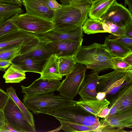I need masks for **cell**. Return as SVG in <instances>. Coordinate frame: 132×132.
<instances>
[{"mask_svg":"<svg viewBox=\"0 0 132 132\" xmlns=\"http://www.w3.org/2000/svg\"><path fill=\"white\" fill-rule=\"evenodd\" d=\"M9 97V95L3 89L0 88V108L3 109Z\"/></svg>","mask_w":132,"mask_h":132,"instance_id":"obj_36","label":"cell"},{"mask_svg":"<svg viewBox=\"0 0 132 132\" xmlns=\"http://www.w3.org/2000/svg\"><path fill=\"white\" fill-rule=\"evenodd\" d=\"M18 0L19 1L21 2L22 3V4L23 3V2L25 0Z\"/></svg>","mask_w":132,"mask_h":132,"instance_id":"obj_50","label":"cell"},{"mask_svg":"<svg viewBox=\"0 0 132 132\" xmlns=\"http://www.w3.org/2000/svg\"><path fill=\"white\" fill-rule=\"evenodd\" d=\"M89 0L92 3L94 1H97L98 0Z\"/></svg>","mask_w":132,"mask_h":132,"instance_id":"obj_49","label":"cell"},{"mask_svg":"<svg viewBox=\"0 0 132 132\" xmlns=\"http://www.w3.org/2000/svg\"><path fill=\"white\" fill-rule=\"evenodd\" d=\"M99 72H94L87 75L82 83L78 93L82 100L96 99L97 82L99 79Z\"/></svg>","mask_w":132,"mask_h":132,"instance_id":"obj_16","label":"cell"},{"mask_svg":"<svg viewBox=\"0 0 132 132\" xmlns=\"http://www.w3.org/2000/svg\"><path fill=\"white\" fill-rule=\"evenodd\" d=\"M3 18L2 15L0 14V22L3 21Z\"/></svg>","mask_w":132,"mask_h":132,"instance_id":"obj_48","label":"cell"},{"mask_svg":"<svg viewBox=\"0 0 132 132\" xmlns=\"http://www.w3.org/2000/svg\"><path fill=\"white\" fill-rule=\"evenodd\" d=\"M106 94L104 92H99L97 93L96 98L98 100H102L105 98Z\"/></svg>","mask_w":132,"mask_h":132,"instance_id":"obj_44","label":"cell"},{"mask_svg":"<svg viewBox=\"0 0 132 132\" xmlns=\"http://www.w3.org/2000/svg\"><path fill=\"white\" fill-rule=\"evenodd\" d=\"M12 64V62L9 61L0 60V70L4 71L8 68Z\"/></svg>","mask_w":132,"mask_h":132,"instance_id":"obj_38","label":"cell"},{"mask_svg":"<svg viewBox=\"0 0 132 132\" xmlns=\"http://www.w3.org/2000/svg\"><path fill=\"white\" fill-rule=\"evenodd\" d=\"M20 14H16L0 22V37L20 29L17 26L16 22Z\"/></svg>","mask_w":132,"mask_h":132,"instance_id":"obj_31","label":"cell"},{"mask_svg":"<svg viewBox=\"0 0 132 132\" xmlns=\"http://www.w3.org/2000/svg\"><path fill=\"white\" fill-rule=\"evenodd\" d=\"M92 2L89 0H79L69 5H62L54 11L52 22L54 28H67L75 26L80 28L88 18V11Z\"/></svg>","mask_w":132,"mask_h":132,"instance_id":"obj_1","label":"cell"},{"mask_svg":"<svg viewBox=\"0 0 132 132\" xmlns=\"http://www.w3.org/2000/svg\"><path fill=\"white\" fill-rule=\"evenodd\" d=\"M45 114L53 116L55 118L91 127L96 130L99 128L101 125L98 117H96L87 112L77 103L60 108L47 112Z\"/></svg>","mask_w":132,"mask_h":132,"instance_id":"obj_4","label":"cell"},{"mask_svg":"<svg viewBox=\"0 0 132 132\" xmlns=\"http://www.w3.org/2000/svg\"><path fill=\"white\" fill-rule=\"evenodd\" d=\"M110 112L105 118L108 121L116 113L132 109V86L126 85L121 89L110 101Z\"/></svg>","mask_w":132,"mask_h":132,"instance_id":"obj_9","label":"cell"},{"mask_svg":"<svg viewBox=\"0 0 132 132\" xmlns=\"http://www.w3.org/2000/svg\"><path fill=\"white\" fill-rule=\"evenodd\" d=\"M125 35L132 38V23H129L125 27Z\"/></svg>","mask_w":132,"mask_h":132,"instance_id":"obj_39","label":"cell"},{"mask_svg":"<svg viewBox=\"0 0 132 132\" xmlns=\"http://www.w3.org/2000/svg\"><path fill=\"white\" fill-rule=\"evenodd\" d=\"M125 4L128 5L129 10L132 13V0H124Z\"/></svg>","mask_w":132,"mask_h":132,"instance_id":"obj_45","label":"cell"},{"mask_svg":"<svg viewBox=\"0 0 132 132\" xmlns=\"http://www.w3.org/2000/svg\"><path fill=\"white\" fill-rule=\"evenodd\" d=\"M6 123L3 109L0 108V132L6 131Z\"/></svg>","mask_w":132,"mask_h":132,"instance_id":"obj_37","label":"cell"},{"mask_svg":"<svg viewBox=\"0 0 132 132\" xmlns=\"http://www.w3.org/2000/svg\"><path fill=\"white\" fill-rule=\"evenodd\" d=\"M76 63L72 56L59 57L58 67L60 75L62 77L67 75L72 71Z\"/></svg>","mask_w":132,"mask_h":132,"instance_id":"obj_30","label":"cell"},{"mask_svg":"<svg viewBox=\"0 0 132 132\" xmlns=\"http://www.w3.org/2000/svg\"><path fill=\"white\" fill-rule=\"evenodd\" d=\"M108 37L111 40L132 49V38L125 35L117 36L111 34Z\"/></svg>","mask_w":132,"mask_h":132,"instance_id":"obj_34","label":"cell"},{"mask_svg":"<svg viewBox=\"0 0 132 132\" xmlns=\"http://www.w3.org/2000/svg\"><path fill=\"white\" fill-rule=\"evenodd\" d=\"M82 38L77 41L60 40L46 43L47 48L59 57L70 56L73 57L82 46Z\"/></svg>","mask_w":132,"mask_h":132,"instance_id":"obj_12","label":"cell"},{"mask_svg":"<svg viewBox=\"0 0 132 132\" xmlns=\"http://www.w3.org/2000/svg\"><path fill=\"white\" fill-rule=\"evenodd\" d=\"M23 100L26 107L36 114H45L60 108L77 103V101L73 100L55 95L54 92L34 96L25 94Z\"/></svg>","mask_w":132,"mask_h":132,"instance_id":"obj_3","label":"cell"},{"mask_svg":"<svg viewBox=\"0 0 132 132\" xmlns=\"http://www.w3.org/2000/svg\"><path fill=\"white\" fill-rule=\"evenodd\" d=\"M125 81L128 84H131L132 82V70L126 72Z\"/></svg>","mask_w":132,"mask_h":132,"instance_id":"obj_42","label":"cell"},{"mask_svg":"<svg viewBox=\"0 0 132 132\" xmlns=\"http://www.w3.org/2000/svg\"><path fill=\"white\" fill-rule=\"evenodd\" d=\"M61 129V126H60V127H59L58 128H56L55 129L53 130H52L51 131H51V132H52V131H53V132L58 131Z\"/></svg>","mask_w":132,"mask_h":132,"instance_id":"obj_47","label":"cell"},{"mask_svg":"<svg viewBox=\"0 0 132 132\" xmlns=\"http://www.w3.org/2000/svg\"><path fill=\"white\" fill-rule=\"evenodd\" d=\"M113 57L103 44L94 43L81 46L73 57L76 63L84 65L93 71L100 72L112 69L111 60Z\"/></svg>","mask_w":132,"mask_h":132,"instance_id":"obj_2","label":"cell"},{"mask_svg":"<svg viewBox=\"0 0 132 132\" xmlns=\"http://www.w3.org/2000/svg\"><path fill=\"white\" fill-rule=\"evenodd\" d=\"M132 128V109L118 112L110 118L102 130V131H116L115 128L123 130Z\"/></svg>","mask_w":132,"mask_h":132,"instance_id":"obj_14","label":"cell"},{"mask_svg":"<svg viewBox=\"0 0 132 132\" xmlns=\"http://www.w3.org/2000/svg\"><path fill=\"white\" fill-rule=\"evenodd\" d=\"M100 19L125 27L132 23V14L128 9L115 0Z\"/></svg>","mask_w":132,"mask_h":132,"instance_id":"obj_10","label":"cell"},{"mask_svg":"<svg viewBox=\"0 0 132 132\" xmlns=\"http://www.w3.org/2000/svg\"><path fill=\"white\" fill-rule=\"evenodd\" d=\"M0 1L18 4L21 6L22 3L18 0H0Z\"/></svg>","mask_w":132,"mask_h":132,"instance_id":"obj_46","label":"cell"},{"mask_svg":"<svg viewBox=\"0 0 132 132\" xmlns=\"http://www.w3.org/2000/svg\"><path fill=\"white\" fill-rule=\"evenodd\" d=\"M24 45L21 44L14 45L0 48V60L9 61L13 60L21 55V48Z\"/></svg>","mask_w":132,"mask_h":132,"instance_id":"obj_29","label":"cell"},{"mask_svg":"<svg viewBox=\"0 0 132 132\" xmlns=\"http://www.w3.org/2000/svg\"><path fill=\"white\" fill-rule=\"evenodd\" d=\"M60 122L61 129L66 132L93 131L96 129L84 125L72 122L58 118H55Z\"/></svg>","mask_w":132,"mask_h":132,"instance_id":"obj_26","label":"cell"},{"mask_svg":"<svg viewBox=\"0 0 132 132\" xmlns=\"http://www.w3.org/2000/svg\"><path fill=\"white\" fill-rule=\"evenodd\" d=\"M86 69L81 63H77L75 64L57 90L60 96L73 99L78 94L80 87L85 78Z\"/></svg>","mask_w":132,"mask_h":132,"instance_id":"obj_5","label":"cell"},{"mask_svg":"<svg viewBox=\"0 0 132 132\" xmlns=\"http://www.w3.org/2000/svg\"><path fill=\"white\" fill-rule=\"evenodd\" d=\"M101 20L104 29L106 32L117 36H125V27L119 26L110 21Z\"/></svg>","mask_w":132,"mask_h":132,"instance_id":"obj_32","label":"cell"},{"mask_svg":"<svg viewBox=\"0 0 132 132\" xmlns=\"http://www.w3.org/2000/svg\"><path fill=\"white\" fill-rule=\"evenodd\" d=\"M19 5L0 1V14L2 15L3 21L17 14H21L23 10Z\"/></svg>","mask_w":132,"mask_h":132,"instance_id":"obj_27","label":"cell"},{"mask_svg":"<svg viewBox=\"0 0 132 132\" xmlns=\"http://www.w3.org/2000/svg\"><path fill=\"white\" fill-rule=\"evenodd\" d=\"M79 0H60L62 5L68 6L71 3Z\"/></svg>","mask_w":132,"mask_h":132,"instance_id":"obj_43","label":"cell"},{"mask_svg":"<svg viewBox=\"0 0 132 132\" xmlns=\"http://www.w3.org/2000/svg\"><path fill=\"white\" fill-rule=\"evenodd\" d=\"M126 73L114 70L99 76L96 87L97 93L104 92L106 95L113 89L119 87L125 81Z\"/></svg>","mask_w":132,"mask_h":132,"instance_id":"obj_11","label":"cell"},{"mask_svg":"<svg viewBox=\"0 0 132 132\" xmlns=\"http://www.w3.org/2000/svg\"><path fill=\"white\" fill-rule=\"evenodd\" d=\"M6 91L8 94L12 98L26 119L32 126L35 127L34 120L32 113L20 100L16 95L15 89L10 86L6 89Z\"/></svg>","mask_w":132,"mask_h":132,"instance_id":"obj_25","label":"cell"},{"mask_svg":"<svg viewBox=\"0 0 132 132\" xmlns=\"http://www.w3.org/2000/svg\"><path fill=\"white\" fill-rule=\"evenodd\" d=\"M16 25L20 29L35 34L45 33L55 27L51 21L26 13L19 15Z\"/></svg>","mask_w":132,"mask_h":132,"instance_id":"obj_7","label":"cell"},{"mask_svg":"<svg viewBox=\"0 0 132 132\" xmlns=\"http://www.w3.org/2000/svg\"><path fill=\"white\" fill-rule=\"evenodd\" d=\"M103 45L113 57L122 58L132 52V49L111 40L108 37H105Z\"/></svg>","mask_w":132,"mask_h":132,"instance_id":"obj_23","label":"cell"},{"mask_svg":"<svg viewBox=\"0 0 132 132\" xmlns=\"http://www.w3.org/2000/svg\"><path fill=\"white\" fill-rule=\"evenodd\" d=\"M115 0H99L92 3L88 11L90 18L100 19Z\"/></svg>","mask_w":132,"mask_h":132,"instance_id":"obj_22","label":"cell"},{"mask_svg":"<svg viewBox=\"0 0 132 132\" xmlns=\"http://www.w3.org/2000/svg\"><path fill=\"white\" fill-rule=\"evenodd\" d=\"M21 53V55L46 59L52 54L47 48L46 43L40 42L36 38L23 46Z\"/></svg>","mask_w":132,"mask_h":132,"instance_id":"obj_18","label":"cell"},{"mask_svg":"<svg viewBox=\"0 0 132 132\" xmlns=\"http://www.w3.org/2000/svg\"><path fill=\"white\" fill-rule=\"evenodd\" d=\"M45 0L47 6L50 10L54 11L62 7L61 5L60 4L55 0Z\"/></svg>","mask_w":132,"mask_h":132,"instance_id":"obj_35","label":"cell"},{"mask_svg":"<svg viewBox=\"0 0 132 132\" xmlns=\"http://www.w3.org/2000/svg\"><path fill=\"white\" fill-rule=\"evenodd\" d=\"M36 38L35 34L19 29L0 37V48L14 45L25 46Z\"/></svg>","mask_w":132,"mask_h":132,"instance_id":"obj_15","label":"cell"},{"mask_svg":"<svg viewBox=\"0 0 132 132\" xmlns=\"http://www.w3.org/2000/svg\"><path fill=\"white\" fill-rule=\"evenodd\" d=\"M22 4L25 7L26 13L52 21L54 11L48 8L45 0H25Z\"/></svg>","mask_w":132,"mask_h":132,"instance_id":"obj_17","label":"cell"},{"mask_svg":"<svg viewBox=\"0 0 132 132\" xmlns=\"http://www.w3.org/2000/svg\"><path fill=\"white\" fill-rule=\"evenodd\" d=\"M59 61L57 55L53 54H51L44 64L39 78L49 81L61 80L62 77L59 72Z\"/></svg>","mask_w":132,"mask_h":132,"instance_id":"obj_20","label":"cell"},{"mask_svg":"<svg viewBox=\"0 0 132 132\" xmlns=\"http://www.w3.org/2000/svg\"><path fill=\"white\" fill-rule=\"evenodd\" d=\"M81 28L76 26L64 29L54 28L42 34H35L39 41L46 43L60 40L77 41L83 36Z\"/></svg>","mask_w":132,"mask_h":132,"instance_id":"obj_8","label":"cell"},{"mask_svg":"<svg viewBox=\"0 0 132 132\" xmlns=\"http://www.w3.org/2000/svg\"><path fill=\"white\" fill-rule=\"evenodd\" d=\"M122 59L126 63L132 66V52L129 53Z\"/></svg>","mask_w":132,"mask_h":132,"instance_id":"obj_41","label":"cell"},{"mask_svg":"<svg viewBox=\"0 0 132 132\" xmlns=\"http://www.w3.org/2000/svg\"><path fill=\"white\" fill-rule=\"evenodd\" d=\"M47 59L21 54L15 58L12 63L20 66L26 72H31L40 74Z\"/></svg>","mask_w":132,"mask_h":132,"instance_id":"obj_19","label":"cell"},{"mask_svg":"<svg viewBox=\"0 0 132 132\" xmlns=\"http://www.w3.org/2000/svg\"><path fill=\"white\" fill-rule=\"evenodd\" d=\"M112 69L119 71L127 72L132 70V66L128 64L122 58L113 57L111 60Z\"/></svg>","mask_w":132,"mask_h":132,"instance_id":"obj_33","label":"cell"},{"mask_svg":"<svg viewBox=\"0 0 132 132\" xmlns=\"http://www.w3.org/2000/svg\"><path fill=\"white\" fill-rule=\"evenodd\" d=\"M21 67L12 63L3 76L6 83H18L25 79V72Z\"/></svg>","mask_w":132,"mask_h":132,"instance_id":"obj_24","label":"cell"},{"mask_svg":"<svg viewBox=\"0 0 132 132\" xmlns=\"http://www.w3.org/2000/svg\"><path fill=\"white\" fill-rule=\"evenodd\" d=\"M62 84L60 80L49 81L38 78L27 87L21 85L22 92L30 96H36L57 90Z\"/></svg>","mask_w":132,"mask_h":132,"instance_id":"obj_13","label":"cell"},{"mask_svg":"<svg viewBox=\"0 0 132 132\" xmlns=\"http://www.w3.org/2000/svg\"><path fill=\"white\" fill-rule=\"evenodd\" d=\"M9 96L3 109L6 124L16 131L36 132L35 127L28 122L12 98Z\"/></svg>","mask_w":132,"mask_h":132,"instance_id":"obj_6","label":"cell"},{"mask_svg":"<svg viewBox=\"0 0 132 132\" xmlns=\"http://www.w3.org/2000/svg\"><path fill=\"white\" fill-rule=\"evenodd\" d=\"M110 101L106 98L102 100L97 99L82 100L81 99L77 101V104L85 111L96 117L104 108L108 107Z\"/></svg>","mask_w":132,"mask_h":132,"instance_id":"obj_21","label":"cell"},{"mask_svg":"<svg viewBox=\"0 0 132 132\" xmlns=\"http://www.w3.org/2000/svg\"><path fill=\"white\" fill-rule=\"evenodd\" d=\"M110 111L109 108L106 107L102 110L98 114V116L101 118H105L109 114Z\"/></svg>","mask_w":132,"mask_h":132,"instance_id":"obj_40","label":"cell"},{"mask_svg":"<svg viewBox=\"0 0 132 132\" xmlns=\"http://www.w3.org/2000/svg\"><path fill=\"white\" fill-rule=\"evenodd\" d=\"M82 28L83 31L88 35L106 32L104 29L103 22L100 19L88 18L84 22Z\"/></svg>","mask_w":132,"mask_h":132,"instance_id":"obj_28","label":"cell"}]
</instances>
